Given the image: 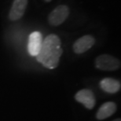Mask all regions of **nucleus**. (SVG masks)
<instances>
[{
	"label": "nucleus",
	"mask_w": 121,
	"mask_h": 121,
	"mask_svg": "<svg viewBox=\"0 0 121 121\" xmlns=\"http://www.w3.org/2000/svg\"><path fill=\"white\" fill-rule=\"evenodd\" d=\"M61 43L59 37L51 34L43 40L42 47L36 56V60L49 69H54L59 64L62 54Z\"/></svg>",
	"instance_id": "f257e3e1"
},
{
	"label": "nucleus",
	"mask_w": 121,
	"mask_h": 121,
	"mask_svg": "<svg viewBox=\"0 0 121 121\" xmlns=\"http://www.w3.org/2000/svg\"><path fill=\"white\" fill-rule=\"evenodd\" d=\"M28 6V0H13L9 13V19L11 21H18L25 14Z\"/></svg>",
	"instance_id": "20e7f679"
},
{
	"label": "nucleus",
	"mask_w": 121,
	"mask_h": 121,
	"mask_svg": "<svg viewBox=\"0 0 121 121\" xmlns=\"http://www.w3.org/2000/svg\"><path fill=\"white\" fill-rule=\"evenodd\" d=\"M45 1H46V2H49L51 1V0H45Z\"/></svg>",
	"instance_id": "9b49d317"
},
{
	"label": "nucleus",
	"mask_w": 121,
	"mask_h": 121,
	"mask_svg": "<svg viewBox=\"0 0 121 121\" xmlns=\"http://www.w3.org/2000/svg\"><path fill=\"white\" fill-rule=\"evenodd\" d=\"M75 98L78 102L83 104L84 106L88 109L93 108L95 105V98H94L93 92L88 89H83L79 91L76 94Z\"/></svg>",
	"instance_id": "0eeeda50"
},
{
	"label": "nucleus",
	"mask_w": 121,
	"mask_h": 121,
	"mask_svg": "<svg viewBox=\"0 0 121 121\" xmlns=\"http://www.w3.org/2000/svg\"><path fill=\"white\" fill-rule=\"evenodd\" d=\"M117 111V105L112 101H108L101 106L97 112V118L98 120H104L111 117Z\"/></svg>",
	"instance_id": "6e6552de"
},
{
	"label": "nucleus",
	"mask_w": 121,
	"mask_h": 121,
	"mask_svg": "<svg viewBox=\"0 0 121 121\" xmlns=\"http://www.w3.org/2000/svg\"><path fill=\"white\" fill-rule=\"evenodd\" d=\"M95 39L92 35H84L78 39L73 44V50L76 54H83L93 47Z\"/></svg>",
	"instance_id": "423d86ee"
},
{
	"label": "nucleus",
	"mask_w": 121,
	"mask_h": 121,
	"mask_svg": "<svg viewBox=\"0 0 121 121\" xmlns=\"http://www.w3.org/2000/svg\"><path fill=\"white\" fill-rule=\"evenodd\" d=\"M113 121H120V119H117V120H114Z\"/></svg>",
	"instance_id": "9d476101"
},
{
	"label": "nucleus",
	"mask_w": 121,
	"mask_h": 121,
	"mask_svg": "<svg viewBox=\"0 0 121 121\" xmlns=\"http://www.w3.org/2000/svg\"><path fill=\"white\" fill-rule=\"evenodd\" d=\"M95 66L97 69L103 71H114L120 67V61L111 55L102 54L96 58Z\"/></svg>",
	"instance_id": "f03ea898"
},
{
	"label": "nucleus",
	"mask_w": 121,
	"mask_h": 121,
	"mask_svg": "<svg viewBox=\"0 0 121 121\" xmlns=\"http://www.w3.org/2000/svg\"><path fill=\"white\" fill-rule=\"evenodd\" d=\"M43 35L39 31H33L28 37V51L32 57H36L39 52L43 43Z\"/></svg>",
	"instance_id": "39448f33"
},
{
	"label": "nucleus",
	"mask_w": 121,
	"mask_h": 121,
	"mask_svg": "<svg viewBox=\"0 0 121 121\" xmlns=\"http://www.w3.org/2000/svg\"><path fill=\"white\" fill-rule=\"evenodd\" d=\"M100 86L104 91L109 94H114L120 90V83L117 79L105 78L100 82Z\"/></svg>",
	"instance_id": "1a4fd4ad"
},
{
	"label": "nucleus",
	"mask_w": 121,
	"mask_h": 121,
	"mask_svg": "<svg viewBox=\"0 0 121 121\" xmlns=\"http://www.w3.org/2000/svg\"><path fill=\"white\" fill-rule=\"evenodd\" d=\"M69 15V8L65 5L56 7L48 16V22L52 26L60 25Z\"/></svg>",
	"instance_id": "7ed1b4c3"
}]
</instances>
